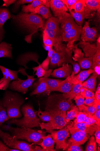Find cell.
I'll list each match as a JSON object with an SVG mask.
<instances>
[{
    "mask_svg": "<svg viewBox=\"0 0 100 151\" xmlns=\"http://www.w3.org/2000/svg\"><path fill=\"white\" fill-rule=\"evenodd\" d=\"M51 134L52 138L56 143L55 149H62L66 150L69 146L68 143L66 142V139L70 137L69 130L67 124L63 128L58 131L51 130L47 131Z\"/></svg>",
    "mask_w": 100,
    "mask_h": 151,
    "instance_id": "obj_8",
    "label": "cell"
},
{
    "mask_svg": "<svg viewBox=\"0 0 100 151\" xmlns=\"http://www.w3.org/2000/svg\"><path fill=\"white\" fill-rule=\"evenodd\" d=\"M1 103L6 109L8 117L18 119L23 117L20 108L25 102L24 99L17 93L6 91L5 92Z\"/></svg>",
    "mask_w": 100,
    "mask_h": 151,
    "instance_id": "obj_3",
    "label": "cell"
},
{
    "mask_svg": "<svg viewBox=\"0 0 100 151\" xmlns=\"http://www.w3.org/2000/svg\"><path fill=\"white\" fill-rule=\"evenodd\" d=\"M43 5L50 7L49 1L47 0H34L30 4L27 6L23 5L22 7V11L24 13H33L35 9L38 6Z\"/></svg>",
    "mask_w": 100,
    "mask_h": 151,
    "instance_id": "obj_24",
    "label": "cell"
},
{
    "mask_svg": "<svg viewBox=\"0 0 100 151\" xmlns=\"http://www.w3.org/2000/svg\"><path fill=\"white\" fill-rule=\"evenodd\" d=\"M97 76L94 73L88 79L82 83V86L94 93L96 91Z\"/></svg>",
    "mask_w": 100,
    "mask_h": 151,
    "instance_id": "obj_32",
    "label": "cell"
},
{
    "mask_svg": "<svg viewBox=\"0 0 100 151\" xmlns=\"http://www.w3.org/2000/svg\"><path fill=\"white\" fill-rule=\"evenodd\" d=\"M33 69L34 73L35 71L36 72L35 75L37 76L38 78H40L45 76L48 77L51 75L52 72V69L49 70L47 71H45L40 65L37 67L33 68Z\"/></svg>",
    "mask_w": 100,
    "mask_h": 151,
    "instance_id": "obj_37",
    "label": "cell"
},
{
    "mask_svg": "<svg viewBox=\"0 0 100 151\" xmlns=\"http://www.w3.org/2000/svg\"><path fill=\"white\" fill-rule=\"evenodd\" d=\"M95 131L94 135L96 138V142L99 144V146L100 144V126L96 125H95Z\"/></svg>",
    "mask_w": 100,
    "mask_h": 151,
    "instance_id": "obj_54",
    "label": "cell"
},
{
    "mask_svg": "<svg viewBox=\"0 0 100 151\" xmlns=\"http://www.w3.org/2000/svg\"><path fill=\"white\" fill-rule=\"evenodd\" d=\"M96 110L95 114L92 116L96 121V125L100 126V101L95 100Z\"/></svg>",
    "mask_w": 100,
    "mask_h": 151,
    "instance_id": "obj_46",
    "label": "cell"
},
{
    "mask_svg": "<svg viewBox=\"0 0 100 151\" xmlns=\"http://www.w3.org/2000/svg\"><path fill=\"white\" fill-rule=\"evenodd\" d=\"M4 4L2 6H5L7 7L11 4L16 2L17 1L16 0H4Z\"/></svg>",
    "mask_w": 100,
    "mask_h": 151,
    "instance_id": "obj_58",
    "label": "cell"
},
{
    "mask_svg": "<svg viewBox=\"0 0 100 151\" xmlns=\"http://www.w3.org/2000/svg\"><path fill=\"white\" fill-rule=\"evenodd\" d=\"M85 6V0H77L69 10L70 11L74 9L75 12H80L84 10Z\"/></svg>",
    "mask_w": 100,
    "mask_h": 151,
    "instance_id": "obj_41",
    "label": "cell"
},
{
    "mask_svg": "<svg viewBox=\"0 0 100 151\" xmlns=\"http://www.w3.org/2000/svg\"><path fill=\"white\" fill-rule=\"evenodd\" d=\"M78 44L74 45L73 52L74 55L72 57L75 62H77L82 70L91 68L92 65V57H84V54L81 49L78 47Z\"/></svg>",
    "mask_w": 100,
    "mask_h": 151,
    "instance_id": "obj_12",
    "label": "cell"
},
{
    "mask_svg": "<svg viewBox=\"0 0 100 151\" xmlns=\"http://www.w3.org/2000/svg\"><path fill=\"white\" fill-rule=\"evenodd\" d=\"M45 81L48 86V90L46 93L49 95L52 91H55L62 81L59 79H51L46 77Z\"/></svg>",
    "mask_w": 100,
    "mask_h": 151,
    "instance_id": "obj_34",
    "label": "cell"
},
{
    "mask_svg": "<svg viewBox=\"0 0 100 151\" xmlns=\"http://www.w3.org/2000/svg\"><path fill=\"white\" fill-rule=\"evenodd\" d=\"M33 1V0H19L15 3L14 9L16 10L19 8L21 5L26 4H31Z\"/></svg>",
    "mask_w": 100,
    "mask_h": 151,
    "instance_id": "obj_50",
    "label": "cell"
},
{
    "mask_svg": "<svg viewBox=\"0 0 100 151\" xmlns=\"http://www.w3.org/2000/svg\"><path fill=\"white\" fill-rule=\"evenodd\" d=\"M36 113L40 119L43 122H48L52 119V116L49 112L46 111H42L40 108Z\"/></svg>",
    "mask_w": 100,
    "mask_h": 151,
    "instance_id": "obj_43",
    "label": "cell"
},
{
    "mask_svg": "<svg viewBox=\"0 0 100 151\" xmlns=\"http://www.w3.org/2000/svg\"><path fill=\"white\" fill-rule=\"evenodd\" d=\"M1 129L9 132L11 135L18 139L24 140L30 143L40 145L43 141V138L46 135V132L25 127L13 128L3 124Z\"/></svg>",
    "mask_w": 100,
    "mask_h": 151,
    "instance_id": "obj_2",
    "label": "cell"
},
{
    "mask_svg": "<svg viewBox=\"0 0 100 151\" xmlns=\"http://www.w3.org/2000/svg\"><path fill=\"white\" fill-rule=\"evenodd\" d=\"M74 99L75 101L77 106H78L84 104V98L80 93L77 95Z\"/></svg>",
    "mask_w": 100,
    "mask_h": 151,
    "instance_id": "obj_51",
    "label": "cell"
},
{
    "mask_svg": "<svg viewBox=\"0 0 100 151\" xmlns=\"http://www.w3.org/2000/svg\"><path fill=\"white\" fill-rule=\"evenodd\" d=\"M21 111L23 117L20 119H11L6 123L14 124L20 127L32 128L40 127V121L37 116L33 106L30 104H26L21 107Z\"/></svg>",
    "mask_w": 100,
    "mask_h": 151,
    "instance_id": "obj_4",
    "label": "cell"
},
{
    "mask_svg": "<svg viewBox=\"0 0 100 151\" xmlns=\"http://www.w3.org/2000/svg\"><path fill=\"white\" fill-rule=\"evenodd\" d=\"M73 71L72 66L67 63L64 64L62 67L54 70L51 75L54 78H66L72 74Z\"/></svg>",
    "mask_w": 100,
    "mask_h": 151,
    "instance_id": "obj_17",
    "label": "cell"
},
{
    "mask_svg": "<svg viewBox=\"0 0 100 151\" xmlns=\"http://www.w3.org/2000/svg\"><path fill=\"white\" fill-rule=\"evenodd\" d=\"M3 77L0 80V90H6L9 88L10 82L17 79L18 71L11 70L0 65Z\"/></svg>",
    "mask_w": 100,
    "mask_h": 151,
    "instance_id": "obj_11",
    "label": "cell"
},
{
    "mask_svg": "<svg viewBox=\"0 0 100 151\" xmlns=\"http://www.w3.org/2000/svg\"><path fill=\"white\" fill-rule=\"evenodd\" d=\"M80 93L85 99L92 98L95 99V93L82 86L80 89Z\"/></svg>",
    "mask_w": 100,
    "mask_h": 151,
    "instance_id": "obj_48",
    "label": "cell"
},
{
    "mask_svg": "<svg viewBox=\"0 0 100 151\" xmlns=\"http://www.w3.org/2000/svg\"><path fill=\"white\" fill-rule=\"evenodd\" d=\"M0 138L11 149L23 151H34L35 145L30 144L26 142L20 141L15 136L4 132L0 129Z\"/></svg>",
    "mask_w": 100,
    "mask_h": 151,
    "instance_id": "obj_6",
    "label": "cell"
},
{
    "mask_svg": "<svg viewBox=\"0 0 100 151\" xmlns=\"http://www.w3.org/2000/svg\"><path fill=\"white\" fill-rule=\"evenodd\" d=\"M72 54H67L66 55L67 63H70L73 65V71L75 75L78 74L80 71V67L77 62L73 60L72 59Z\"/></svg>",
    "mask_w": 100,
    "mask_h": 151,
    "instance_id": "obj_44",
    "label": "cell"
},
{
    "mask_svg": "<svg viewBox=\"0 0 100 151\" xmlns=\"http://www.w3.org/2000/svg\"><path fill=\"white\" fill-rule=\"evenodd\" d=\"M82 26L77 25L62 36V42H68L70 41L80 40Z\"/></svg>",
    "mask_w": 100,
    "mask_h": 151,
    "instance_id": "obj_18",
    "label": "cell"
},
{
    "mask_svg": "<svg viewBox=\"0 0 100 151\" xmlns=\"http://www.w3.org/2000/svg\"><path fill=\"white\" fill-rule=\"evenodd\" d=\"M67 151H83L82 147L80 145H78L72 144H69L67 148Z\"/></svg>",
    "mask_w": 100,
    "mask_h": 151,
    "instance_id": "obj_53",
    "label": "cell"
},
{
    "mask_svg": "<svg viewBox=\"0 0 100 151\" xmlns=\"http://www.w3.org/2000/svg\"><path fill=\"white\" fill-rule=\"evenodd\" d=\"M43 41L45 46H48L51 48L53 47V43L51 39L44 31L43 33Z\"/></svg>",
    "mask_w": 100,
    "mask_h": 151,
    "instance_id": "obj_49",
    "label": "cell"
},
{
    "mask_svg": "<svg viewBox=\"0 0 100 151\" xmlns=\"http://www.w3.org/2000/svg\"><path fill=\"white\" fill-rule=\"evenodd\" d=\"M94 72L93 70L90 68L87 70L81 71L78 74L74 75L72 80V83L74 85L82 83L86 80L90 75Z\"/></svg>",
    "mask_w": 100,
    "mask_h": 151,
    "instance_id": "obj_30",
    "label": "cell"
},
{
    "mask_svg": "<svg viewBox=\"0 0 100 151\" xmlns=\"http://www.w3.org/2000/svg\"><path fill=\"white\" fill-rule=\"evenodd\" d=\"M53 52V49L52 48L48 51V56L46 59L41 64H40L41 66L45 71H47L49 70L50 62Z\"/></svg>",
    "mask_w": 100,
    "mask_h": 151,
    "instance_id": "obj_45",
    "label": "cell"
},
{
    "mask_svg": "<svg viewBox=\"0 0 100 151\" xmlns=\"http://www.w3.org/2000/svg\"><path fill=\"white\" fill-rule=\"evenodd\" d=\"M74 105L71 100L65 98L62 94L49 95L46 102L45 111L49 112H66Z\"/></svg>",
    "mask_w": 100,
    "mask_h": 151,
    "instance_id": "obj_5",
    "label": "cell"
},
{
    "mask_svg": "<svg viewBox=\"0 0 100 151\" xmlns=\"http://www.w3.org/2000/svg\"><path fill=\"white\" fill-rule=\"evenodd\" d=\"M49 113L52 116V119L47 123H40V127L42 129H45L47 131L60 129L64 127L67 124L65 119L66 112Z\"/></svg>",
    "mask_w": 100,
    "mask_h": 151,
    "instance_id": "obj_7",
    "label": "cell"
},
{
    "mask_svg": "<svg viewBox=\"0 0 100 151\" xmlns=\"http://www.w3.org/2000/svg\"><path fill=\"white\" fill-rule=\"evenodd\" d=\"M34 151H44V150L40 147L35 145Z\"/></svg>",
    "mask_w": 100,
    "mask_h": 151,
    "instance_id": "obj_59",
    "label": "cell"
},
{
    "mask_svg": "<svg viewBox=\"0 0 100 151\" xmlns=\"http://www.w3.org/2000/svg\"><path fill=\"white\" fill-rule=\"evenodd\" d=\"M74 75L75 74L73 71L72 74L70 76L60 82L55 91L63 93H67L70 92L72 90L74 85L72 84V81Z\"/></svg>",
    "mask_w": 100,
    "mask_h": 151,
    "instance_id": "obj_20",
    "label": "cell"
},
{
    "mask_svg": "<svg viewBox=\"0 0 100 151\" xmlns=\"http://www.w3.org/2000/svg\"><path fill=\"white\" fill-rule=\"evenodd\" d=\"M78 44L82 48L85 57H92L96 51L97 48L95 44L81 41Z\"/></svg>",
    "mask_w": 100,
    "mask_h": 151,
    "instance_id": "obj_25",
    "label": "cell"
},
{
    "mask_svg": "<svg viewBox=\"0 0 100 151\" xmlns=\"http://www.w3.org/2000/svg\"><path fill=\"white\" fill-rule=\"evenodd\" d=\"M67 9H70L71 6L75 4L77 0H61Z\"/></svg>",
    "mask_w": 100,
    "mask_h": 151,
    "instance_id": "obj_55",
    "label": "cell"
},
{
    "mask_svg": "<svg viewBox=\"0 0 100 151\" xmlns=\"http://www.w3.org/2000/svg\"><path fill=\"white\" fill-rule=\"evenodd\" d=\"M19 72L24 75L27 76V79L22 80L18 78L14 80L10 83L8 88L11 90L25 94L27 92L28 88L32 85L36 78H34V76L28 75L23 69H20Z\"/></svg>",
    "mask_w": 100,
    "mask_h": 151,
    "instance_id": "obj_9",
    "label": "cell"
},
{
    "mask_svg": "<svg viewBox=\"0 0 100 151\" xmlns=\"http://www.w3.org/2000/svg\"><path fill=\"white\" fill-rule=\"evenodd\" d=\"M45 76L40 78L37 83L35 84L34 90L30 94V96L35 95H39L44 93H46L48 90V86Z\"/></svg>",
    "mask_w": 100,
    "mask_h": 151,
    "instance_id": "obj_26",
    "label": "cell"
},
{
    "mask_svg": "<svg viewBox=\"0 0 100 151\" xmlns=\"http://www.w3.org/2000/svg\"><path fill=\"white\" fill-rule=\"evenodd\" d=\"M50 8L54 17L59 18L60 21L64 18L70 15L67 12L68 9L61 0L49 1Z\"/></svg>",
    "mask_w": 100,
    "mask_h": 151,
    "instance_id": "obj_13",
    "label": "cell"
},
{
    "mask_svg": "<svg viewBox=\"0 0 100 151\" xmlns=\"http://www.w3.org/2000/svg\"><path fill=\"white\" fill-rule=\"evenodd\" d=\"M10 119L8 117L6 109L3 106L0 100V129L4 123Z\"/></svg>",
    "mask_w": 100,
    "mask_h": 151,
    "instance_id": "obj_42",
    "label": "cell"
},
{
    "mask_svg": "<svg viewBox=\"0 0 100 151\" xmlns=\"http://www.w3.org/2000/svg\"><path fill=\"white\" fill-rule=\"evenodd\" d=\"M43 141L40 144L44 151H55L54 148L55 142L51 134L43 137Z\"/></svg>",
    "mask_w": 100,
    "mask_h": 151,
    "instance_id": "obj_28",
    "label": "cell"
},
{
    "mask_svg": "<svg viewBox=\"0 0 100 151\" xmlns=\"http://www.w3.org/2000/svg\"><path fill=\"white\" fill-rule=\"evenodd\" d=\"M60 24L61 36L78 25L71 15L62 19L60 21Z\"/></svg>",
    "mask_w": 100,
    "mask_h": 151,
    "instance_id": "obj_19",
    "label": "cell"
},
{
    "mask_svg": "<svg viewBox=\"0 0 100 151\" xmlns=\"http://www.w3.org/2000/svg\"><path fill=\"white\" fill-rule=\"evenodd\" d=\"M11 17L10 12L7 9L0 8V42L3 39L4 33L3 26L6 22Z\"/></svg>",
    "mask_w": 100,
    "mask_h": 151,
    "instance_id": "obj_23",
    "label": "cell"
},
{
    "mask_svg": "<svg viewBox=\"0 0 100 151\" xmlns=\"http://www.w3.org/2000/svg\"><path fill=\"white\" fill-rule=\"evenodd\" d=\"M79 109L77 106L74 105L70 110L67 112L65 120L67 123L75 118L79 112Z\"/></svg>",
    "mask_w": 100,
    "mask_h": 151,
    "instance_id": "obj_38",
    "label": "cell"
},
{
    "mask_svg": "<svg viewBox=\"0 0 100 151\" xmlns=\"http://www.w3.org/2000/svg\"><path fill=\"white\" fill-rule=\"evenodd\" d=\"M75 118L74 123L84 122L90 125L96 124L95 120L92 116L82 112H79Z\"/></svg>",
    "mask_w": 100,
    "mask_h": 151,
    "instance_id": "obj_29",
    "label": "cell"
},
{
    "mask_svg": "<svg viewBox=\"0 0 100 151\" xmlns=\"http://www.w3.org/2000/svg\"><path fill=\"white\" fill-rule=\"evenodd\" d=\"M86 5L92 11L95 12L100 10V0H85Z\"/></svg>",
    "mask_w": 100,
    "mask_h": 151,
    "instance_id": "obj_40",
    "label": "cell"
},
{
    "mask_svg": "<svg viewBox=\"0 0 100 151\" xmlns=\"http://www.w3.org/2000/svg\"><path fill=\"white\" fill-rule=\"evenodd\" d=\"M70 12L71 16L75 19L77 24L81 26L84 19H91L94 17L95 13L89 9L86 5L84 10L80 12H75L72 10Z\"/></svg>",
    "mask_w": 100,
    "mask_h": 151,
    "instance_id": "obj_16",
    "label": "cell"
},
{
    "mask_svg": "<svg viewBox=\"0 0 100 151\" xmlns=\"http://www.w3.org/2000/svg\"><path fill=\"white\" fill-rule=\"evenodd\" d=\"M71 138L68 140V143L78 145L84 144L88 141L90 135L85 132L81 131L73 128L72 124H68Z\"/></svg>",
    "mask_w": 100,
    "mask_h": 151,
    "instance_id": "obj_10",
    "label": "cell"
},
{
    "mask_svg": "<svg viewBox=\"0 0 100 151\" xmlns=\"http://www.w3.org/2000/svg\"><path fill=\"white\" fill-rule=\"evenodd\" d=\"M95 99L92 98L86 99L84 104L87 106H93L94 103Z\"/></svg>",
    "mask_w": 100,
    "mask_h": 151,
    "instance_id": "obj_56",
    "label": "cell"
},
{
    "mask_svg": "<svg viewBox=\"0 0 100 151\" xmlns=\"http://www.w3.org/2000/svg\"><path fill=\"white\" fill-rule=\"evenodd\" d=\"M0 151H21V150L11 149L5 143H4L1 140H0Z\"/></svg>",
    "mask_w": 100,
    "mask_h": 151,
    "instance_id": "obj_52",
    "label": "cell"
},
{
    "mask_svg": "<svg viewBox=\"0 0 100 151\" xmlns=\"http://www.w3.org/2000/svg\"><path fill=\"white\" fill-rule=\"evenodd\" d=\"M97 48L95 53L92 57V65L91 68L94 70L96 67L100 66V44H96Z\"/></svg>",
    "mask_w": 100,
    "mask_h": 151,
    "instance_id": "obj_39",
    "label": "cell"
},
{
    "mask_svg": "<svg viewBox=\"0 0 100 151\" xmlns=\"http://www.w3.org/2000/svg\"><path fill=\"white\" fill-rule=\"evenodd\" d=\"M33 13L40 15L45 19H48L52 17L49 8L42 5L36 7Z\"/></svg>",
    "mask_w": 100,
    "mask_h": 151,
    "instance_id": "obj_33",
    "label": "cell"
},
{
    "mask_svg": "<svg viewBox=\"0 0 100 151\" xmlns=\"http://www.w3.org/2000/svg\"><path fill=\"white\" fill-rule=\"evenodd\" d=\"M12 47L11 44L5 42L0 44V58H12Z\"/></svg>",
    "mask_w": 100,
    "mask_h": 151,
    "instance_id": "obj_31",
    "label": "cell"
},
{
    "mask_svg": "<svg viewBox=\"0 0 100 151\" xmlns=\"http://www.w3.org/2000/svg\"><path fill=\"white\" fill-rule=\"evenodd\" d=\"M72 124L73 128L81 131L85 132L90 136L93 135L95 131L96 124L90 125L84 122L77 123L72 122Z\"/></svg>",
    "mask_w": 100,
    "mask_h": 151,
    "instance_id": "obj_27",
    "label": "cell"
},
{
    "mask_svg": "<svg viewBox=\"0 0 100 151\" xmlns=\"http://www.w3.org/2000/svg\"><path fill=\"white\" fill-rule=\"evenodd\" d=\"M11 17L22 28L30 33L25 38L28 43L31 42V37L40 28H42L44 23L40 16L33 13L21 12L16 16L12 15Z\"/></svg>",
    "mask_w": 100,
    "mask_h": 151,
    "instance_id": "obj_1",
    "label": "cell"
},
{
    "mask_svg": "<svg viewBox=\"0 0 100 151\" xmlns=\"http://www.w3.org/2000/svg\"><path fill=\"white\" fill-rule=\"evenodd\" d=\"M82 86V83L74 85L72 90L70 92L63 93L62 95L65 98L72 100L77 95L80 93V89Z\"/></svg>",
    "mask_w": 100,
    "mask_h": 151,
    "instance_id": "obj_35",
    "label": "cell"
},
{
    "mask_svg": "<svg viewBox=\"0 0 100 151\" xmlns=\"http://www.w3.org/2000/svg\"><path fill=\"white\" fill-rule=\"evenodd\" d=\"M96 149V142L94 137L92 136L90 139L85 151H97Z\"/></svg>",
    "mask_w": 100,
    "mask_h": 151,
    "instance_id": "obj_47",
    "label": "cell"
},
{
    "mask_svg": "<svg viewBox=\"0 0 100 151\" xmlns=\"http://www.w3.org/2000/svg\"><path fill=\"white\" fill-rule=\"evenodd\" d=\"M43 31L45 32L51 39L54 47V50L56 52L66 54V47L62 42V37L60 32L48 29Z\"/></svg>",
    "mask_w": 100,
    "mask_h": 151,
    "instance_id": "obj_15",
    "label": "cell"
},
{
    "mask_svg": "<svg viewBox=\"0 0 100 151\" xmlns=\"http://www.w3.org/2000/svg\"><path fill=\"white\" fill-rule=\"evenodd\" d=\"M96 103L95 102L93 106H87L84 104L78 106L79 112L87 114L92 116L95 114L96 110Z\"/></svg>",
    "mask_w": 100,
    "mask_h": 151,
    "instance_id": "obj_36",
    "label": "cell"
},
{
    "mask_svg": "<svg viewBox=\"0 0 100 151\" xmlns=\"http://www.w3.org/2000/svg\"><path fill=\"white\" fill-rule=\"evenodd\" d=\"M60 21L59 19L52 16L48 19L44 24L42 30L43 31L45 29H48L60 32Z\"/></svg>",
    "mask_w": 100,
    "mask_h": 151,
    "instance_id": "obj_22",
    "label": "cell"
},
{
    "mask_svg": "<svg viewBox=\"0 0 100 151\" xmlns=\"http://www.w3.org/2000/svg\"><path fill=\"white\" fill-rule=\"evenodd\" d=\"M95 97L96 100L100 101V87L99 83V84L96 91H95Z\"/></svg>",
    "mask_w": 100,
    "mask_h": 151,
    "instance_id": "obj_57",
    "label": "cell"
},
{
    "mask_svg": "<svg viewBox=\"0 0 100 151\" xmlns=\"http://www.w3.org/2000/svg\"><path fill=\"white\" fill-rule=\"evenodd\" d=\"M66 54L56 52L53 49V52L50 60V66L52 68L60 66L67 63Z\"/></svg>",
    "mask_w": 100,
    "mask_h": 151,
    "instance_id": "obj_21",
    "label": "cell"
},
{
    "mask_svg": "<svg viewBox=\"0 0 100 151\" xmlns=\"http://www.w3.org/2000/svg\"><path fill=\"white\" fill-rule=\"evenodd\" d=\"M90 20L85 21L82 27L81 39L82 41L87 42H95L98 36V31L96 27H91L89 26Z\"/></svg>",
    "mask_w": 100,
    "mask_h": 151,
    "instance_id": "obj_14",
    "label": "cell"
}]
</instances>
